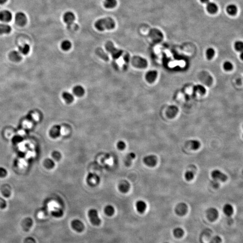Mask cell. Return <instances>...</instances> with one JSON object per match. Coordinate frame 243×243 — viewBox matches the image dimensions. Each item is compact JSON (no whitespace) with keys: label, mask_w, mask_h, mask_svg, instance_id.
<instances>
[{"label":"cell","mask_w":243,"mask_h":243,"mask_svg":"<svg viewBox=\"0 0 243 243\" xmlns=\"http://www.w3.org/2000/svg\"><path fill=\"white\" fill-rule=\"evenodd\" d=\"M95 27L100 31L113 29L115 27V21L111 17L101 19L95 22Z\"/></svg>","instance_id":"obj_1"},{"label":"cell","mask_w":243,"mask_h":243,"mask_svg":"<svg viewBox=\"0 0 243 243\" xmlns=\"http://www.w3.org/2000/svg\"><path fill=\"white\" fill-rule=\"evenodd\" d=\"M105 48L106 51L110 53L114 59H119L124 53L123 50L116 48L114 46L113 42L111 41H107L105 43Z\"/></svg>","instance_id":"obj_2"},{"label":"cell","mask_w":243,"mask_h":243,"mask_svg":"<svg viewBox=\"0 0 243 243\" xmlns=\"http://www.w3.org/2000/svg\"><path fill=\"white\" fill-rule=\"evenodd\" d=\"M132 65L137 68H146L147 65V60L139 56H134L131 59Z\"/></svg>","instance_id":"obj_3"},{"label":"cell","mask_w":243,"mask_h":243,"mask_svg":"<svg viewBox=\"0 0 243 243\" xmlns=\"http://www.w3.org/2000/svg\"><path fill=\"white\" fill-rule=\"evenodd\" d=\"M88 215L91 223L95 226H98L101 222V220L98 216V212L95 209H91L88 212Z\"/></svg>","instance_id":"obj_4"},{"label":"cell","mask_w":243,"mask_h":243,"mask_svg":"<svg viewBox=\"0 0 243 243\" xmlns=\"http://www.w3.org/2000/svg\"><path fill=\"white\" fill-rule=\"evenodd\" d=\"M86 182L89 186L95 187L100 183V178L97 174L89 173L86 177Z\"/></svg>","instance_id":"obj_5"},{"label":"cell","mask_w":243,"mask_h":243,"mask_svg":"<svg viewBox=\"0 0 243 243\" xmlns=\"http://www.w3.org/2000/svg\"><path fill=\"white\" fill-rule=\"evenodd\" d=\"M212 177L213 179L221 182H225L227 179V177L226 174L219 170H214L211 173Z\"/></svg>","instance_id":"obj_6"},{"label":"cell","mask_w":243,"mask_h":243,"mask_svg":"<svg viewBox=\"0 0 243 243\" xmlns=\"http://www.w3.org/2000/svg\"><path fill=\"white\" fill-rule=\"evenodd\" d=\"M219 213L216 208H210L206 211L207 218L211 222H214L218 217Z\"/></svg>","instance_id":"obj_7"},{"label":"cell","mask_w":243,"mask_h":243,"mask_svg":"<svg viewBox=\"0 0 243 243\" xmlns=\"http://www.w3.org/2000/svg\"><path fill=\"white\" fill-rule=\"evenodd\" d=\"M143 162L147 166L154 167L157 164V157L154 155H147L144 158Z\"/></svg>","instance_id":"obj_8"},{"label":"cell","mask_w":243,"mask_h":243,"mask_svg":"<svg viewBox=\"0 0 243 243\" xmlns=\"http://www.w3.org/2000/svg\"><path fill=\"white\" fill-rule=\"evenodd\" d=\"M16 23L19 26H24L27 21L26 14L22 12H19L16 14L15 16Z\"/></svg>","instance_id":"obj_9"},{"label":"cell","mask_w":243,"mask_h":243,"mask_svg":"<svg viewBox=\"0 0 243 243\" xmlns=\"http://www.w3.org/2000/svg\"><path fill=\"white\" fill-rule=\"evenodd\" d=\"M187 206L184 203H179L177 205L175 209V211L177 214L180 216L185 215L187 214Z\"/></svg>","instance_id":"obj_10"},{"label":"cell","mask_w":243,"mask_h":243,"mask_svg":"<svg viewBox=\"0 0 243 243\" xmlns=\"http://www.w3.org/2000/svg\"><path fill=\"white\" fill-rule=\"evenodd\" d=\"M64 21L68 26H70L75 20V16L72 12L68 11L64 15Z\"/></svg>","instance_id":"obj_11"},{"label":"cell","mask_w":243,"mask_h":243,"mask_svg":"<svg viewBox=\"0 0 243 243\" xmlns=\"http://www.w3.org/2000/svg\"><path fill=\"white\" fill-rule=\"evenodd\" d=\"M71 226L73 229L78 232H82L84 229V225L81 221L75 219L71 222Z\"/></svg>","instance_id":"obj_12"},{"label":"cell","mask_w":243,"mask_h":243,"mask_svg":"<svg viewBox=\"0 0 243 243\" xmlns=\"http://www.w3.org/2000/svg\"><path fill=\"white\" fill-rule=\"evenodd\" d=\"M12 18V14L10 11L4 10L0 12V20L2 22H10Z\"/></svg>","instance_id":"obj_13"},{"label":"cell","mask_w":243,"mask_h":243,"mask_svg":"<svg viewBox=\"0 0 243 243\" xmlns=\"http://www.w3.org/2000/svg\"><path fill=\"white\" fill-rule=\"evenodd\" d=\"M9 59L13 62H18L21 61L22 57L21 54L19 51H13L10 52L9 55Z\"/></svg>","instance_id":"obj_14"},{"label":"cell","mask_w":243,"mask_h":243,"mask_svg":"<svg viewBox=\"0 0 243 243\" xmlns=\"http://www.w3.org/2000/svg\"><path fill=\"white\" fill-rule=\"evenodd\" d=\"M130 185L127 181H123L121 182L119 185V189L120 192L123 193H126L129 190Z\"/></svg>","instance_id":"obj_15"},{"label":"cell","mask_w":243,"mask_h":243,"mask_svg":"<svg viewBox=\"0 0 243 243\" xmlns=\"http://www.w3.org/2000/svg\"><path fill=\"white\" fill-rule=\"evenodd\" d=\"M136 207L137 210L139 213L143 214L147 209V205L145 201L140 200L136 203Z\"/></svg>","instance_id":"obj_16"},{"label":"cell","mask_w":243,"mask_h":243,"mask_svg":"<svg viewBox=\"0 0 243 243\" xmlns=\"http://www.w3.org/2000/svg\"><path fill=\"white\" fill-rule=\"evenodd\" d=\"M207 10L208 12L214 14L217 12L218 6L214 2H209L207 3Z\"/></svg>","instance_id":"obj_17"},{"label":"cell","mask_w":243,"mask_h":243,"mask_svg":"<svg viewBox=\"0 0 243 243\" xmlns=\"http://www.w3.org/2000/svg\"><path fill=\"white\" fill-rule=\"evenodd\" d=\"M223 211L224 214L227 216H231L233 214V208L232 205L230 204H225L223 206Z\"/></svg>","instance_id":"obj_18"},{"label":"cell","mask_w":243,"mask_h":243,"mask_svg":"<svg viewBox=\"0 0 243 243\" xmlns=\"http://www.w3.org/2000/svg\"><path fill=\"white\" fill-rule=\"evenodd\" d=\"M60 131H61V127L60 126L55 125L51 129L50 134L52 137L56 138L60 136Z\"/></svg>","instance_id":"obj_19"},{"label":"cell","mask_w":243,"mask_h":243,"mask_svg":"<svg viewBox=\"0 0 243 243\" xmlns=\"http://www.w3.org/2000/svg\"><path fill=\"white\" fill-rule=\"evenodd\" d=\"M96 53L98 56L101 59L104 60L105 61H108L109 60V58L107 54L105 53V52L101 48H97L96 50Z\"/></svg>","instance_id":"obj_20"},{"label":"cell","mask_w":243,"mask_h":243,"mask_svg":"<svg viewBox=\"0 0 243 243\" xmlns=\"http://www.w3.org/2000/svg\"><path fill=\"white\" fill-rule=\"evenodd\" d=\"M157 73L155 71H149L146 75V79L148 82L151 83L154 81L157 77Z\"/></svg>","instance_id":"obj_21"},{"label":"cell","mask_w":243,"mask_h":243,"mask_svg":"<svg viewBox=\"0 0 243 243\" xmlns=\"http://www.w3.org/2000/svg\"><path fill=\"white\" fill-rule=\"evenodd\" d=\"M73 92L76 96L79 97L81 96L84 94V89L81 86H76L73 88Z\"/></svg>","instance_id":"obj_22"},{"label":"cell","mask_w":243,"mask_h":243,"mask_svg":"<svg viewBox=\"0 0 243 243\" xmlns=\"http://www.w3.org/2000/svg\"><path fill=\"white\" fill-rule=\"evenodd\" d=\"M11 31V28L8 24H0V34H9Z\"/></svg>","instance_id":"obj_23"},{"label":"cell","mask_w":243,"mask_h":243,"mask_svg":"<svg viewBox=\"0 0 243 243\" xmlns=\"http://www.w3.org/2000/svg\"><path fill=\"white\" fill-rule=\"evenodd\" d=\"M238 9L237 6L234 4H230L227 7V13L231 16H234L237 13Z\"/></svg>","instance_id":"obj_24"},{"label":"cell","mask_w":243,"mask_h":243,"mask_svg":"<svg viewBox=\"0 0 243 243\" xmlns=\"http://www.w3.org/2000/svg\"><path fill=\"white\" fill-rule=\"evenodd\" d=\"M63 98L64 99L67 103L70 104L73 102L74 100V97L73 95L69 92L67 91H64L62 93Z\"/></svg>","instance_id":"obj_25"},{"label":"cell","mask_w":243,"mask_h":243,"mask_svg":"<svg viewBox=\"0 0 243 243\" xmlns=\"http://www.w3.org/2000/svg\"><path fill=\"white\" fill-rule=\"evenodd\" d=\"M117 3L116 0H104V5L106 8L112 9L116 6Z\"/></svg>","instance_id":"obj_26"},{"label":"cell","mask_w":243,"mask_h":243,"mask_svg":"<svg viewBox=\"0 0 243 243\" xmlns=\"http://www.w3.org/2000/svg\"><path fill=\"white\" fill-rule=\"evenodd\" d=\"M136 158V154L132 152L127 154L125 160V164L126 166L129 167L131 165L132 162Z\"/></svg>","instance_id":"obj_27"},{"label":"cell","mask_w":243,"mask_h":243,"mask_svg":"<svg viewBox=\"0 0 243 243\" xmlns=\"http://www.w3.org/2000/svg\"><path fill=\"white\" fill-rule=\"evenodd\" d=\"M173 234L177 238H181L184 234V231L182 228L177 227L173 230Z\"/></svg>","instance_id":"obj_28"},{"label":"cell","mask_w":243,"mask_h":243,"mask_svg":"<svg viewBox=\"0 0 243 243\" xmlns=\"http://www.w3.org/2000/svg\"><path fill=\"white\" fill-rule=\"evenodd\" d=\"M30 46L28 44H24L19 47V51L20 54L26 55L29 53L30 51Z\"/></svg>","instance_id":"obj_29"},{"label":"cell","mask_w":243,"mask_h":243,"mask_svg":"<svg viewBox=\"0 0 243 243\" xmlns=\"http://www.w3.org/2000/svg\"><path fill=\"white\" fill-rule=\"evenodd\" d=\"M191 148L193 150H197L200 147V143L198 140H191L189 142Z\"/></svg>","instance_id":"obj_30"},{"label":"cell","mask_w":243,"mask_h":243,"mask_svg":"<svg viewBox=\"0 0 243 243\" xmlns=\"http://www.w3.org/2000/svg\"><path fill=\"white\" fill-rule=\"evenodd\" d=\"M104 211L105 214L109 216H111L114 213V209L112 205H108L107 206H106L104 208Z\"/></svg>","instance_id":"obj_31"},{"label":"cell","mask_w":243,"mask_h":243,"mask_svg":"<svg viewBox=\"0 0 243 243\" xmlns=\"http://www.w3.org/2000/svg\"><path fill=\"white\" fill-rule=\"evenodd\" d=\"M72 44L69 41L64 40L62 42L61 47L62 49L64 51H67L71 48Z\"/></svg>","instance_id":"obj_32"},{"label":"cell","mask_w":243,"mask_h":243,"mask_svg":"<svg viewBox=\"0 0 243 243\" xmlns=\"http://www.w3.org/2000/svg\"><path fill=\"white\" fill-rule=\"evenodd\" d=\"M184 177L187 181H191L194 178V174L191 171H187L185 172Z\"/></svg>","instance_id":"obj_33"},{"label":"cell","mask_w":243,"mask_h":243,"mask_svg":"<svg viewBox=\"0 0 243 243\" xmlns=\"http://www.w3.org/2000/svg\"><path fill=\"white\" fill-rule=\"evenodd\" d=\"M130 55L128 53H126L125 55L124 56V59L125 62V64L124 65V70H126L127 69L128 66V64H129L130 61Z\"/></svg>","instance_id":"obj_34"},{"label":"cell","mask_w":243,"mask_h":243,"mask_svg":"<svg viewBox=\"0 0 243 243\" xmlns=\"http://www.w3.org/2000/svg\"><path fill=\"white\" fill-rule=\"evenodd\" d=\"M31 220L29 219V220H27L24 224L23 228L26 232H28L32 227L33 222Z\"/></svg>","instance_id":"obj_35"},{"label":"cell","mask_w":243,"mask_h":243,"mask_svg":"<svg viewBox=\"0 0 243 243\" xmlns=\"http://www.w3.org/2000/svg\"><path fill=\"white\" fill-rule=\"evenodd\" d=\"M215 51L212 48H209L206 51V56L208 59H211L214 55Z\"/></svg>","instance_id":"obj_36"},{"label":"cell","mask_w":243,"mask_h":243,"mask_svg":"<svg viewBox=\"0 0 243 243\" xmlns=\"http://www.w3.org/2000/svg\"><path fill=\"white\" fill-rule=\"evenodd\" d=\"M126 145L124 141H119L117 144V147L118 149L120 150H123L125 149Z\"/></svg>","instance_id":"obj_37"},{"label":"cell","mask_w":243,"mask_h":243,"mask_svg":"<svg viewBox=\"0 0 243 243\" xmlns=\"http://www.w3.org/2000/svg\"><path fill=\"white\" fill-rule=\"evenodd\" d=\"M234 47L237 51H242L243 48V42L240 41H237L234 44Z\"/></svg>","instance_id":"obj_38"},{"label":"cell","mask_w":243,"mask_h":243,"mask_svg":"<svg viewBox=\"0 0 243 243\" xmlns=\"http://www.w3.org/2000/svg\"><path fill=\"white\" fill-rule=\"evenodd\" d=\"M222 241V240L221 238L219 236L216 235L212 238L210 243H221Z\"/></svg>","instance_id":"obj_39"},{"label":"cell","mask_w":243,"mask_h":243,"mask_svg":"<svg viewBox=\"0 0 243 243\" xmlns=\"http://www.w3.org/2000/svg\"><path fill=\"white\" fill-rule=\"evenodd\" d=\"M223 67L225 70L228 71L231 70L232 69V65L231 63L229 62H226L223 64Z\"/></svg>","instance_id":"obj_40"},{"label":"cell","mask_w":243,"mask_h":243,"mask_svg":"<svg viewBox=\"0 0 243 243\" xmlns=\"http://www.w3.org/2000/svg\"><path fill=\"white\" fill-rule=\"evenodd\" d=\"M54 157L55 159H59L61 157V155H60L59 153L58 152H55L54 153Z\"/></svg>","instance_id":"obj_41"},{"label":"cell","mask_w":243,"mask_h":243,"mask_svg":"<svg viewBox=\"0 0 243 243\" xmlns=\"http://www.w3.org/2000/svg\"><path fill=\"white\" fill-rule=\"evenodd\" d=\"M200 1L204 3H207L209 2V0H200Z\"/></svg>","instance_id":"obj_42"},{"label":"cell","mask_w":243,"mask_h":243,"mask_svg":"<svg viewBox=\"0 0 243 243\" xmlns=\"http://www.w3.org/2000/svg\"><path fill=\"white\" fill-rule=\"evenodd\" d=\"M6 1L7 0H0V4H4V3H5Z\"/></svg>","instance_id":"obj_43"},{"label":"cell","mask_w":243,"mask_h":243,"mask_svg":"<svg viewBox=\"0 0 243 243\" xmlns=\"http://www.w3.org/2000/svg\"><path fill=\"white\" fill-rule=\"evenodd\" d=\"M164 243H168V242H164Z\"/></svg>","instance_id":"obj_44"}]
</instances>
